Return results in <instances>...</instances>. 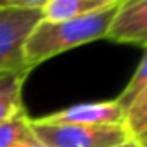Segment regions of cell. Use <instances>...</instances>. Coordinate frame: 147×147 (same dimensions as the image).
<instances>
[{
  "instance_id": "11",
  "label": "cell",
  "mask_w": 147,
  "mask_h": 147,
  "mask_svg": "<svg viewBox=\"0 0 147 147\" xmlns=\"http://www.w3.org/2000/svg\"><path fill=\"white\" fill-rule=\"evenodd\" d=\"M47 0H0V9H38L43 11Z\"/></svg>"
},
{
  "instance_id": "5",
  "label": "cell",
  "mask_w": 147,
  "mask_h": 147,
  "mask_svg": "<svg viewBox=\"0 0 147 147\" xmlns=\"http://www.w3.org/2000/svg\"><path fill=\"white\" fill-rule=\"evenodd\" d=\"M106 38L116 43L147 47V0H121Z\"/></svg>"
},
{
  "instance_id": "3",
  "label": "cell",
  "mask_w": 147,
  "mask_h": 147,
  "mask_svg": "<svg viewBox=\"0 0 147 147\" xmlns=\"http://www.w3.org/2000/svg\"><path fill=\"white\" fill-rule=\"evenodd\" d=\"M42 19L38 9H0V73L31 71L24 61V45Z\"/></svg>"
},
{
  "instance_id": "4",
  "label": "cell",
  "mask_w": 147,
  "mask_h": 147,
  "mask_svg": "<svg viewBox=\"0 0 147 147\" xmlns=\"http://www.w3.org/2000/svg\"><path fill=\"white\" fill-rule=\"evenodd\" d=\"M126 111L116 100H97L83 102L64 107L61 111L40 116L38 119L45 123H73V125H87V126H116L125 125Z\"/></svg>"
},
{
  "instance_id": "10",
  "label": "cell",
  "mask_w": 147,
  "mask_h": 147,
  "mask_svg": "<svg viewBox=\"0 0 147 147\" xmlns=\"http://www.w3.org/2000/svg\"><path fill=\"white\" fill-rule=\"evenodd\" d=\"M145 87H147V47H145V54H144L140 64L137 66V69H135V73L131 75L130 82L125 85V88H123L121 94L116 97V100H118V102L125 107V111H126V107L131 104V100H133Z\"/></svg>"
},
{
  "instance_id": "2",
  "label": "cell",
  "mask_w": 147,
  "mask_h": 147,
  "mask_svg": "<svg viewBox=\"0 0 147 147\" xmlns=\"http://www.w3.org/2000/svg\"><path fill=\"white\" fill-rule=\"evenodd\" d=\"M31 128L36 140L45 147H114L131 138L125 125L87 126L45 123L38 118H31Z\"/></svg>"
},
{
  "instance_id": "13",
  "label": "cell",
  "mask_w": 147,
  "mask_h": 147,
  "mask_svg": "<svg viewBox=\"0 0 147 147\" xmlns=\"http://www.w3.org/2000/svg\"><path fill=\"white\" fill-rule=\"evenodd\" d=\"M21 147H45L43 144H40L38 140H36V137L31 140V142H28V144H24V145H21Z\"/></svg>"
},
{
  "instance_id": "1",
  "label": "cell",
  "mask_w": 147,
  "mask_h": 147,
  "mask_svg": "<svg viewBox=\"0 0 147 147\" xmlns=\"http://www.w3.org/2000/svg\"><path fill=\"white\" fill-rule=\"evenodd\" d=\"M116 7L76 19H64V21L42 19L33 28V31L26 40L24 45L26 66L33 71L38 64L59 54L106 38Z\"/></svg>"
},
{
  "instance_id": "8",
  "label": "cell",
  "mask_w": 147,
  "mask_h": 147,
  "mask_svg": "<svg viewBox=\"0 0 147 147\" xmlns=\"http://www.w3.org/2000/svg\"><path fill=\"white\" fill-rule=\"evenodd\" d=\"M35 138L31 116L26 107L19 109L0 123V147H21Z\"/></svg>"
},
{
  "instance_id": "6",
  "label": "cell",
  "mask_w": 147,
  "mask_h": 147,
  "mask_svg": "<svg viewBox=\"0 0 147 147\" xmlns=\"http://www.w3.org/2000/svg\"><path fill=\"white\" fill-rule=\"evenodd\" d=\"M121 0H47L42 11L47 21L76 19L116 7Z\"/></svg>"
},
{
  "instance_id": "9",
  "label": "cell",
  "mask_w": 147,
  "mask_h": 147,
  "mask_svg": "<svg viewBox=\"0 0 147 147\" xmlns=\"http://www.w3.org/2000/svg\"><path fill=\"white\" fill-rule=\"evenodd\" d=\"M125 126L140 147H147V87L126 107Z\"/></svg>"
},
{
  "instance_id": "12",
  "label": "cell",
  "mask_w": 147,
  "mask_h": 147,
  "mask_svg": "<svg viewBox=\"0 0 147 147\" xmlns=\"http://www.w3.org/2000/svg\"><path fill=\"white\" fill-rule=\"evenodd\" d=\"M114 147H140V145H138L135 140L130 138V140H126V142H123V144H118V145H114Z\"/></svg>"
},
{
  "instance_id": "7",
  "label": "cell",
  "mask_w": 147,
  "mask_h": 147,
  "mask_svg": "<svg viewBox=\"0 0 147 147\" xmlns=\"http://www.w3.org/2000/svg\"><path fill=\"white\" fill-rule=\"evenodd\" d=\"M31 71H7L0 73V123L24 107L23 88Z\"/></svg>"
}]
</instances>
